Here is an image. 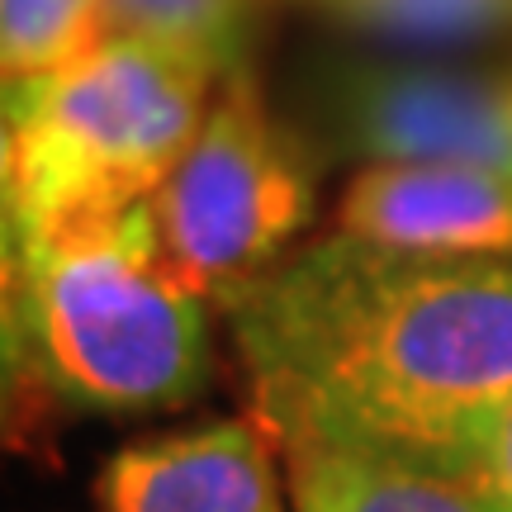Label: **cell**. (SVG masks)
I'll list each match as a JSON object with an SVG mask.
<instances>
[{
  "mask_svg": "<svg viewBox=\"0 0 512 512\" xmlns=\"http://www.w3.org/2000/svg\"><path fill=\"white\" fill-rule=\"evenodd\" d=\"M290 512H494L470 479L408 460L285 441Z\"/></svg>",
  "mask_w": 512,
  "mask_h": 512,
  "instance_id": "cell-8",
  "label": "cell"
},
{
  "mask_svg": "<svg viewBox=\"0 0 512 512\" xmlns=\"http://www.w3.org/2000/svg\"><path fill=\"white\" fill-rule=\"evenodd\" d=\"M166 261L204 304L228 309L290 256L313 219V157L275 124L256 76H223L181 162L152 190Z\"/></svg>",
  "mask_w": 512,
  "mask_h": 512,
  "instance_id": "cell-4",
  "label": "cell"
},
{
  "mask_svg": "<svg viewBox=\"0 0 512 512\" xmlns=\"http://www.w3.org/2000/svg\"><path fill=\"white\" fill-rule=\"evenodd\" d=\"M219 81L195 57L133 34H110L53 76L5 81V238L152 200L204 124Z\"/></svg>",
  "mask_w": 512,
  "mask_h": 512,
  "instance_id": "cell-3",
  "label": "cell"
},
{
  "mask_svg": "<svg viewBox=\"0 0 512 512\" xmlns=\"http://www.w3.org/2000/svg\"><path fill=\"white\" fill-rule=\"evenodd\" d=\"M110 34L162 43L233 76L247 67V0H105Z\"/></svg>",
  "mask_w": 512,
  "mask_h": 512,
  "instance_id": "cell-9",
  "label": "cell"
},
{
  "mask_svg": "<svg viewBox=\"0 0 512 512\" xmlns=\"http://www.w3.org/2000/svg\"><path fill=\"white\" fill-rule=\"evenodd\" d=\"M110 38L105 0H0V72L5 81L53 76Z\"/></svg>",
  "mask_w": 512,
  "mask_h": 512,
  "instance_id": "cell-10",
  "label": "cell"
},
{
  "mask_svg": "<svg viewBox=\"0 0 512 512\" xmlns=\"http://www.w3.org/2000/svg\"><path fill=\"white\" fill-rule=\"evenodd\" d=\"M261 427L470 479L512 403V256L337 233L228 309Z\"/></svg>",
  "mask_w": 512,
  "mask_h": 512,
  "instance_id": "cell-1",
  "label": "cell"
},
{
  "mask_svg": "<svg viewBox=\"0 0 512 512\" xmlns=\"http://www.w3.org/2000/svg\"><path fill=\"white\" fill-rule=\"evenodd\" d=\"M5 375L100 418L200 399L214 375L209 313L166 261L152 200L5 238Z\"/></svg>",
  "mask_w": 512,
  "mask_h": 512,
  "instance_id": "cell-2",
  "label": "cell"
},
{
  "mask_svg": "<svg viewBox=\"0 0 512 512\" xmlns=\"http://www.w3.org/2000/svg\"><path fill=\"white\" fill-rule=\"evenodd\" d=\"M332 128L370 166L456 162L512 176V81L427 67H351L332 86Z\"/></svg>",
  "mask_w": 512,
  "mask_h": 512,
  "instance_id": "cell-5",
  "label": "cell"
},
{
  "mask_svg": "<svg viewBox=\"0 0 512 512\" xmlns=\"http://www.w3.org/2000/svg\"><path fill=\"white\" fill-rule=\"evenodd\" d=\"M351 24L394 38H470L512 19V0H328Z\"/></svg>",
  "mask_w": 512,
  "mask_h": 512,
  "instance_id": "cell-11",
  "label": "cell"
},
{
  "mask_svg": "<svg viewBox=\"0 0 512 512\" xmlns=\"http://www.w3.org/2000/svg\"><path fill=\"white\" fill-rule=\"evenodd\" d=\"M275 437L261 418H228L119 446L100 475V512H285Z\"/></svg>",
  "mask_w": 512,
  "mask_h": 512,
  "instance_id": "cell-6",
  "label": "cell"
},
{
  "mask_svg": "<svg viewBox=\"0 0 512 512\" xmlns=\"http://www.w3.org/2000/svg\"><path fill=\"white\" fill-rule=\"evenodd\" d=\"M484 503L494 512H512V403L503 408V418L494 427V441H489V451L479 460V470L470 475Z\"/></svg>",
  "mask_w": 512,
  "mask_h": 512,
  "instance_id": "cell-12",
  "label": "cell"
},
{
  "mask_svg": "<svg viewBox=\"0 0 512 512\" xmlns=\"http://www.w3.org/2000/svg\"><path fill=\"white\" fill-rule=\"evenodd\" d=\"M337 233L408 252L512 256V176L456 162H380L356 171Z\"/></svg>",
  "mask_w": 512,
  "mask_h": 512,
  "instance_id": "cell-7",
  "label": "cell"
}]
</instances>
